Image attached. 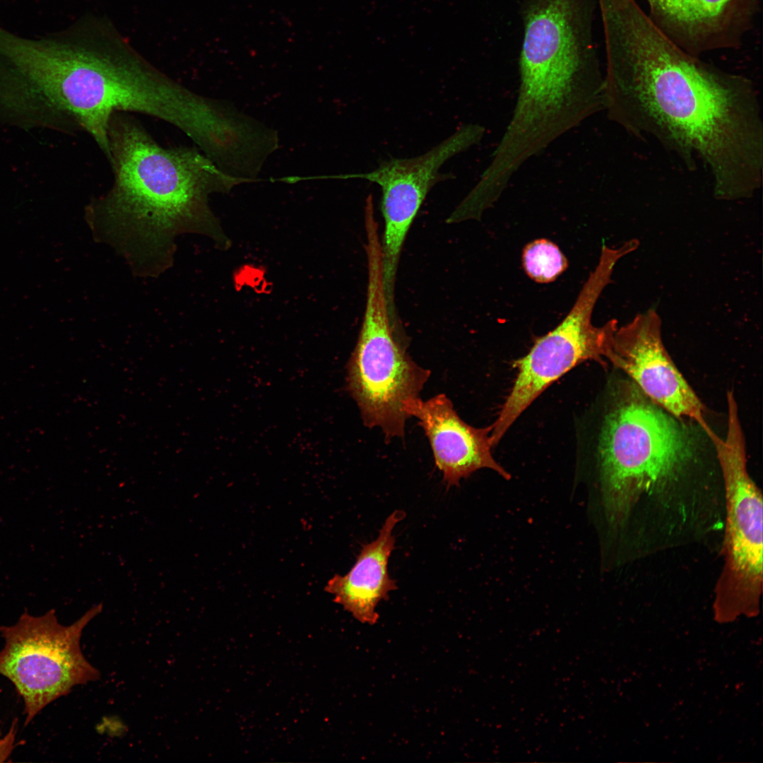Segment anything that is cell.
I'll list each match as a JSON object with an SVG mask.
<instances>
[{"mask_svg": "<svg viewBox=\"0 0 763 763\" xmlns=\"http://www.w3.org/2000/svg\"><path fill=\"white\" fill-rule=\"evenodd\" d=\"M605 49L604 110L694 170L714 196L737 201L762 184L763 122L751 79L693 56L651 21L637 0H597Z\"/></svg>", "mask_w": 763, "mask_h": 763, "instance_id": "6da1fadb", "label": "cell"}, {"mask_svg": "<svg viewBox=\"0 0 763 763\" xmlns=\"http://www.w3.org/2000/svg\"><path fill=\"white\" fill-rule=\"evenodd\" d=\"M28 77L39 101L85 131L108 161L115 112L161 119L196 143L211 102L154 67L109 24L90 18L42 36Z\"/></svg>", "mask_w": 763, "mask_h": 763, "instance_id": "3957f363", "label": "cell"}, {"mask_svg": "<svg viewBox=\"0 0 763 763\" xmlns=\"http://www.w3.org/2000/svg\"><path fill=\"white\" fill-rule=\"evenodd\" d=\"M613 266L599 261L574 305L552 331L536 340L530 352L514 362L518 374L499 415L492 425L490 440L497 445L524 410L553 382L585 360L602 365L614 355L613 338L617 321L601 326L591 323L595 304L611 283Z\"/></svg>", "mask_w": 763, "mask_h": 763, "instance_id": "ba28073f", "label": "cell"}, {"mask_svg": "<svg viewBox=\"0 0 763 763\" xmlns=\"http://www.w3.org/2000/svg\"><path fill=\"white\" fill-rule=\"evenodd\" d=\"M102 609L93 605L70 625L60 624L54 610L40 616L25 611L18 622L1 626L0 675L9 680L24 702L25 726L48 704L76 685L100 678L85 658L81 637Z\"/></svg>", "mask_w": 763, "mask_h": 763, "instance_id": "52a82bcc", "label": "cell"}, {"mask_svg": "<svg viewBox=\"0 0 763 763\" xmlns=\"http://www.w3.org/2000/svg\"><path fill=\"white\" fill-rule=\"evenodd\" d=\"M726 437L712 442L724 486L723 568L715 586L713 609L720 623L759 612L762 593V497L747 469L746 445L735 401L727 402Z\"/></svg>", "mask_w": 763, "mask_h": 763, "instance_id": "8992f818", "label": "cell"}, {"mask_svg": "<svg viewBox=\"0 0 763 763\" xmlns=\"http://www.w3.org/2000/svg\"><path fill=\"white\" fill-rule=\"evenodd\" d=\"M107 134L113 184L85 209L97 238L141 274L170 266L181 233L203 234L220 249L230 247L208 196L227 194L244 180L223 173L196 148H163L129 113L115 112Z\"/></svg>", "mask_w": 763, "mask_h": 763, "instance_id": "7a4b0ae2", "label": "cell"}, {"mask_svg": "<svg viewBox=\"0 0 763 763\" xmlns=\"http://www.w3.org/2000/svg\"><path fill=\"white\" fill-rule=\"evenodd\" d=\"M368 281L359 337L347 364L346 389L357 403L364 424L379 427L386 439L404 435L409 417L403 404L418 397L430 372L407 354L392 326L382 279L381 246L365 247Z\"/></svg>", "mask_w": 763, "mask_h": 763, "instance_id": "5b68a950", "label": "cell"}, {"mask_svg": "<svg viewBox=\"0 0 763 763\" xmlns=\"http://www.w3.org/2000/svg\"><path fill=\"white\" fill-rule=\"evenodd\" d=\"M653 24L687 53L701 57L742 47L760 0H643Z\"/></svg>", "mask_w": 763, "mask_h": 763, "instance_id": "8fae6325", "label": "cell"}, {"mask_svg": "<svg viewBox=\"0 0 763 763\" xmlns=\"http://www.w3.org/2000/svg\"><path fill=\"white\" fill-rule=\"evenodd\" d=\"M673 417L639 389L627 391L606 415L599 443L600 480L612 531L622 533L632 518L633 533L639 521V534L644 516V533L648 517H661L670 536L695 521L697 512L676 491L693 456V441Z\"/></svg>", "mask_w": 763, "mask_h": 763, "instance_id": "277c9868", "label": "cell"}, {"mask_svg": "<svg viewBox=\"0 0 763 763\" xmlns=\"http://www.w3.org/2000/svg\"><path fill=\"white\" fill-rule=\"evenodd\" d=\"M526 275L538 283L555 281L568 268V261L557 244L540 238L528 243L522 252Z\"/></svg>", "mask_w": 763, "mask_h": 763, "instance_id": "5bb4252c", "label": "cell"}, {"mask_svg": "<svg viewBox=\"0 0 763 763\" xmlns=\"http://www.w3.org/2000/svg\"><path fill=\"white\" fill-rule=\"evenodd\" d=\"M485 133V129L480 124H464L420 155L393 158L367 172L338 176L365 179L381 187V211L384 221L381 242L382 279L389 310L396 309V274L409 229L432 188L452 177L451 175L441 173L439 169L451 158L478 144Z\"/></svg>", "mask_w": 763, "mask_h": 763, "instance_id": "9c48e42d", "label": "cell"}, {"mask_svg": "<svg viewBox=\"0 0 763 763\" xmlns=\"http://www.w3.org/2000/svg\"><path fill=\"white\" fill-rule=\"evenodd\" d=\"M406 516L399 509L385 520L377 538L362 545L356 561L345 575H335L325 589L334 601L362 623L374 625L379 619L376 608L389 593L397 588L396 581L388 572L389 557L395 548V526Z\"/></svg>", "mask_w": 763, "mask_h": 763, "instance_id": "4fadbf2b", "label": "cell"}, {"mask_svg": "<svg viewBox=\"0 0 763 763\" xmlns=\"http://www.w3.org/2000/svg\"><path fill=\"white\" fill-rule=\"evenodd\" d=\"M403 410L409 417L419 420L430 443L435 465L448 488L459 485L462 478L484 468L510 478L492 455V425L475 428L468 425L444 394L425 401L419 397L410 398L404 403Z\"/></svg>", "mask_w": 763, "mask_h": 763, "instance_id": "7c38bea8", "label": "cell"}, {"mask_svg": "<svg viewBox=\"0 0 763 763\" xmlns=\"http://www.w3.org/2000/svg\"><path fill=\"white\" fill-rule=\"evenodd\" d=\"M661 325L658 313L650 309L617 328L611 363L653 403L676 418L692 420L709 436L714 431L706 420L704 406L666 350Z\"/></svg>", "mask_w": 763, "mask_h": 763, "instance_id": "30bf717a", "label": "cell"}]
</instances>
